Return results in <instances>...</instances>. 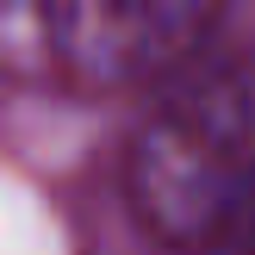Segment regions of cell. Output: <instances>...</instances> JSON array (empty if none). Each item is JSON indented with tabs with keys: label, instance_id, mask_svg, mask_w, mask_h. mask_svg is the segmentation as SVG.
I'll return each instance as SVG.
<instances>
[{
	"label": "cell",
	"instance_id": "6da1fadb",
	"mask_svg": "<svg viewBox=\"0 0 255 255\" xmlns=\"http://www.w3.org/2000/svg\"><path fill=\"white\" fill-rule=\"evenodd\" d=\"M137 212L174 243H206L255 199V75L224 69L174 94L131 156Z\"/></svg>",
	"mask_w": 255,
	"mask_h": 255
},
{
	"label": "cell",
	"instance_id": "7a4b0ae2",
	"mask_svg": "<svg viewBox=\"0 0 255 255\" xmlns=\"http://www.w3.org/2000/svg\"><path fill=\"white\" fill-rule=\"evenodd\" d=\"M50 50L94 87L162 75L193 50L218 0H37Z\"/></svg>",
	"mask_w": 255,
	"mask_h": 255
}]
</instances>
